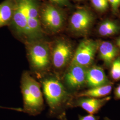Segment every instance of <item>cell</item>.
Instances as JSON below:
<instances>
[{"label": "cell", "instance_id": "obj_1", "mask_svg": "<svg viewBox=\"0 0 120 120\" xmlns=\"http://www.w3.org/2000/svg\"><path fill=\"white\" fill-rule=\"evenodd\" d=\"M42 0H14L12 20L9 29L13 36L24 43L45 38L39 10Z\"/></svg>", "mask_w": 120, "mask_h": 120}, {"label": "cell", "instance_id": "obj_2", "mask_svg": "<svg viewBox=\"0 0 120 120\" xmlns=\"http://www.w3.org/2000/svg\"><path fill=\"white\" fill-rule=\"evenodd\" d=\"M43 93L49 107V114L57 117L68 107L73 96L66 89L61 78L48 74L41 78Z\"/></svg>", "mask_w": 120, "mask_h": 120}, {"label": "cell", "instance_id": "obj_3", "mask_svg": "<svg viewBox=\"0 0 120 120\" xmlns=\"http://www.w3.org/2000/svg\"><path fill=\"white\" fill-rule=\"evenodd\" d=\"M27 58L30 68L39 78L51 71L50 41L40 39L25 44Z\"/></svg>", "mask_w": 120, "mask_h": 120}, {"label": "cell", "instance_id": "obj_4", "mask_svg": "<svg viewBox=\"0 0 120 120\" xmlns=\"http://www.w3.org/2000/svg\"><path fill=\"white\" fill-rule=\"evenodd\" d=\"M23 111L32 116L40 114L44 109L41 85L28 71H24L21 79Z\"/></svg>", "mask_w": 120, "mask_h": 120}, {"label": "cell", "instance_id": "obj_5", "mask_svg": "<svg viewBox=\"0 0 120 120\" xmlns=\"http://www.w3.org/2000/svg\"><path fill=\"white\" fill-rule=\"evenodd\" d=\"M39 15L42 28L46 35L57 34L66 28L68 14L65 8L43 0L40 5Z\"/></svg>", "mask_w": 120, "mask_h": 120}, {"label": "cell", "instance_id": "obj_6", "mask_svg": "<svg viewBox=\"0 0 120 120\" xmlns=\"http://www.w3.org/2000/svg\"><path fill=\"white\" fill-rule=\"evenodd\" d=\"M51 71L60 77L70 64L75 51L72 42L64 36L56 37L50 41Z\"/></svg>", "mask_w": 120, "mask_h": 120}, {"label": "cell", "instance_id": "obj_7", "mask_svg": "<svg viewBox=\"0 0 120 120\" xmlns=\"http://www.w3.org/2000/svg\"><path fill=\"white\" fill-rule=\"evenodd\" d=\"M95 20L94 13L90 9L86 6L78 7L68 18L67 30L73 36L85 38L90 34Z\"/></svg>", "mask_w": 120, "mask_h": 120}, {"label": "cell", "instance_id": "obj_8", "mask_svg": "<svg viewBox=\"0 0 120 120\" xmlns=\"http://www.w3.org/2000/svg\"><path fill=\"white\" fill-rule=\"evenodd\" d=\"M99 43L98 41L87 38L82 39L75 49L71 63L86 69L90 68L94 62Z\"/></svg>", "mask_w": 120, "mask_h": 120}, {"label": "cell", "instance_id": "obj_9", "mask_svg": "<svg viewBox=\"0 0 120 120\" xmlns=\"http://www.w3.org/2000/svg\"><path fill=\"white\" fill-rule=\"evenodd\" d=\"M87 69L77 64H69L61 77L69 92H76L86 86Z\"/></svg>", "mask_w": 120, "mask_h": 120}, {"label": "cell", "instance_id": "obj_10", "mask_svg": "<svg viewBox=\"0 0 120 120\" xmlns=\"http://www.w3.org/2000/svg\"><path fill=\"white\" fill-rule=\"evenodd\" d=\"M111 99V97L107 96L101 98H79L75 101H71L68 107L82 108L89 114L94 115L104 106Z\"/></svg>", "mask_w": 120, "mask_h": 120}, {"label": "cell", "instance_id": "obj_11", "mask_svg": "<svg viewBox=\"0 0 120 120\" xmlns=\"http://www.w3.org/2000/svg\"><path fill=\"white\" fill-rule=\"evenodd\" d=\"M112 83L101 67L93 65L87 70L86 86L89 88Z\"/></svg>", "mask_w": 120, "mask_h": 120}, {"label": "cell", "instance_id": "obj_12", "mask_svg": "<svg viewBox=\"0 0 120 120\" xmlns=\"http://www.w3.org/2000/svg\"><path fill=\"white\" fill-rule=\"evenodd\" d=\"M99 58L107 67H110L112 63L118 56L119 49L113 44L108 41L99 43L98 51Z\"/></svg>", "mask_w": 120, "mask_h": 120}, {"label": "cell", "instance_id": "obj_13", "mask_svg": "<svg viewBox=\"0 0 120 120\" xmlns=\"http://www.w3.org/2000/svg\"><path fill=\"white\" fill-rule=\"evenodd\" d=\"M112 83L104 86L95 87L89 88L87 90H84L76 94L75 97L79 98H101L107 97L110 94L112 90Z\"/></svg>", "mask_w": 120, "mask_h": 120}, {"label": "cell", "instance_id": "obj_14", "mask_svg": "<svg viewBox=\"0 0 120 120\" xmlns=\"http://www.w3.org/2000/svg\"><path fill=\"white\" fill-rule=\"evenodd\" d=\"M97 32L102 37L113 36L120 32V23L116 20L105 19L99 24Z\"/></svg>", "mask_w": 120, "mask_h": 120}, {"label": "cell", "instance_id": "obj_15", "mask_svg": "<svg viewBox=\"0 0 120 120\" xmlns=\"http://www.w3.org/2000/svg\"><path fill=\"white\" fill-rule=\"evenodd\" d=\"M14 0H4L0 3V28L9 26L12 20Z\"/></svg>", "mask_w": 120, "mask_h": 120}, {"label": "cell", "instance_id": "obj_16", "mask_svg": "<svg viewBox=\"0 0 120 120\" xmlns=\"http://www.w3.org/2000/svg\"><path fill=\"white\" fill-rule=\"evenodd\" d=\"M110 75L115 81L120 80V56H118L112 63L110 67Z\"/></svg>", "mask_w": 120, "mask_h": 120}, {"label": "cell", "instance_id": "obj_17", "mask_svg": "<svg viewBox=\"0 0 120 120\" xmlns=\"http://www.w3.org/2000/svg\"><path fill=\"white\" fill-rule=\"evenodd\" d=\"M92 6L100 13H104L107 10L109 4L107 0H90Z\"/></svg>", "mask_w": 120, "mask_h": 120}, {"label": "cell", "instance_id": "obj_18", "mask_svg": "<svg viewBox=\"0 0 120 120\" xmlns=\"http://www.w3.org/2000/svg\"><path fill=\"white\" fill-rule=\"evenodd\" d=\"M54 4L65 9H71L73 8V4L69 0H47Z\"/></svg>", "mask_w": 120, "mask_h": 120}, {"label": "cell", "instance_id": "obj_19", "mask_svg": "<svg viewBox=\"0 0 120 120\" xmlns=\"http://www.w3.org/2000/svg\"><path fill=\"white\" fill-rule=\"evenodd\" d=\"M109 4H110L112 11L114 14L117 15L119 12L120 7V0H107Z\"/></svg>", "mask_w": 120, "mask_h": 120}, {"label": "cell", "instance_id": "obj_20", "mask_svg": "<svg viewBox=\"0 0 120 120\" xmlns=\"http://www.w3.org/2000/svg\"><path fill=\"white\" fill-rule=\"evenodd\" d=\"M100 117L94 115L89 114L86 116L79 115L78 120H99Z\"/></svg>", "mask_w": 120, "mask_h": 120}, {"label": "cell", "instance_id": "obj_21", "mask_svg": "<svg viewBox=\"0 0 120 120\" xmlns=\"http://www.w3.org/2000/svg\"><path fill=\"white\" fill-rule=\"evenodd\" d=\"M114 96L116 99H120V84L114 90Z\"/></svg>", "mask_w": 120, "mask_h": 120}, {"label": "cell", "instance_id": "obj_22", "mask_svg": "<svg viewBox=\"0 0 120 120\" xmlns=\"http://www.w3.org/2000/svg\"><path fill=\"white\" fill-rule=\"evenodd\" d=\"M58 118H59V120H67L66 113L65 112L62 113L60 115L58 116Z\"/></svg>", "mask_w": 120, "mask_h": 120}, {"label": "cell", "instance_id": "obj_23", "mask_svg": "<svg viewBox=\"0 0 120 120\" xmlns=\"http://www.w3.org/2000/svg\"><path fill=\"white\" fill-rule=\"evenodd\" d=\"M116 44L117 47L119 48L120 49V36L116 39Z\"/></svg>", "mask_w": 120, "mask_h": 120}, {"label": "cell", "instance_id": "obj_24", "mask_svg": "<svg viewBox=\"0 0 120 120\" xmlns=\"http://www.w3.org/2000/svg\"><path fill=\"white\" fill-rule=\"evenodd\" d=\"M104 120H112L110 119H109V118L108 117H105V118H104Z\"/></svg>", "mask_w": 120, "mask_h": 120}, {"label": "cell", "instance_id": "obj_25", "mask_svg": "<svg viewBox=\"0 0 120 120\" xmlns=\"http://www.w3.org/2000/svg\"><path fill=\"white\" fill-rule=\"evenodd\" d=\"M74 0L75 1H82L83 0Z\"/></svg>", "mask_w": 120, "mask_h": 120}]
</instances>
